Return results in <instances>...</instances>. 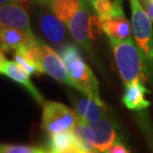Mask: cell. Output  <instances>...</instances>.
<instances>
[{
  "label": "cell",
  "mask_w": 153,
  "mask_h": 153,
  "mask_svg": "<svg viewBox=\"0 0 153 153\" xmlns=\"http://www.w3.org/2000/svg\"><path fill=\"white\" fill-rule=\"evenodd\" d=\"M59 54L67 68L75 89L92 99L100 106L105 107L100 97L99 83L92 70L84 61L79 48L73 45H66L59 51Z\"/></svg>",
  "instance_id": "6da1fadb"
},
{
  "label": "cell",
  "mask_w": 153,
  "mask_h": 153,
  "mask_svg": "<svg viewBox=\"0 0 153 153\" xmlns=\"http://www.w3.org/2000/svg\"><path fill=\"white\" fill-rule=\"evenodd\" d=\"M32 29L38 39H43L48 45L59 51L67 45L68 35L63 22L44 3L33 0L30 4Z\"/></svg>",
  "instance_id": "7a4b0ae2"
},
{
  "label": "cell",
  "mask_w": 153,
  "mask_h": 153,
  "mask_svg": "<svg viewBox=\"0 0 153 153\" xmlns=\"http://www.w3.org/2000/svg\"><path fill=\"white\" fill-rule=\"evenodd\" d=\"M110 45L125 85L138 81L145 82V72H147V69L131 36L123 41L110 40Z\"/></svg>",
  "instance_id": "3957f363"
},
{
  "label": "cell",
  "mask_w": 153,
  "mask_h": 153,
  "mask_svg": "<svg viewBox=\"0 0 153 153\" xmlns=\"http://www.w3.org/2000/svg\"><path fill=\"white\" fill-rule=\"evenodd\" d=\"M131 28L147 72L153 71V29L151 18L139 0H131Z\"/></svg>",
  "instance_id": "277c9868"
},
{
  "label": "cell",
  "mask_w": 153,
  "mask_h": 153,
  "mask_svg": "<svg viewBox=\"0 0 153 153\" xmlns=\"http://www.w3.org/2000/svg\"><path fill=\"white\" fill-rule=\"evenodd\" d=\"M79 118L76 112L58 102H47L42 115V128L48 135L71 131L77 125Z\"/></svg>",
  "instance_id": "5b68a950"
},
{
  "label": "cell",
  "mask_w": 153,
  "mask_h": 153,
  "mask_svg": "<svg viewBox=\"0 0 153 153\" xmlns=\"http://www.w3.org/2000/svg\"><path fill=\"white\" fill-rule=\"evenodd\" d=\"M86 0H80V6L77 12L70 19L66 26L71 37L76 43L90 51L91 44L90 41L93 40L92 29H91V17L89 7Z\"/></svg>",
  "instance_id": "8992f818"
},
{
  "label": "cell",
  "mask_w": 153,
  "mask_h": 153,
  "mask_svg": "<svg viewBox=\"0 0 153 153\" xmlns=\"http://www.w3.org/2000/svg\"><path fill=\"white\" fill-rule=\"evenodd\" d=\"M39 48H40L41 62L44 72L48 74L58 82L75 88L73 80L71 79L65 64L59 54H57L53 48H51L41 40L39 44Z\"/></svg>",
  "instance_id": "52a82bcc"
},
{
  "label": "cell",
  "mask_w": 153,
  "mask_h": 153,
  "mask_svg": "<svg viewBox=\"0 0 153 153\" xmlns=\"http://www.w3.org/2000/svg\"><path fill=\"white\" fill-rule=\"evenodd\" d=\"M0 27L18 29L35 36L30 15L22 4L17 2L0 5Z\"/></svg>",
  "instance_id": "ba28073f"
},
{
  "label": "cell",
  "mask_w": 153,
  "mask_h": 153,
  "mask_svg": "<svg viewBox=\"0 0 153 153\" xmlns=\"http://www.w3.org/2000/svg\"><path fill=\"white\" fill-rule=\"evenodd\" d=\"M39 42L36 36H32L22 30L0 27V48L4 51H19L35 45Z\"/></svg>",
  "instance_id": "9c48e42d"
},
{
  "label": "cell",
  "mask_w": 153,
  "mask_h": 153,
  "mask_svg": "<svg viewBox=\"0 0 153 153\" xmlns=\"http://www.w3.org/2000/svg\"><path fill=\"white\" fill-rule=\"evenodd\" d=\"M0 74H4L7 77L10 78L14 82L20 84L23 86L29 93L31 94V96L37 101L41 105H45V101L43 95L39 92V90L36 88V86L32 83L30 73H28L24 68H23L20 64H18L16 61H10L6 60L5 63L3 64V66L0 70Z\"/></svg>",
  "instance_id": "30bf717a"
},
{
  "label": "cell",
  "mask_w": 153,
  "mask_h": 153,
  "mask_svg": "<svg viewBox=\"0 0 153 153\" xmlns=\"http://www.w3.org/2000/svg\"><path fill=\"white\" fill-rule=\"evenodd\" d=\"M92 134V143L96 150L106 152L116 141L117 133L109 120L102 118L94 123H88Z\"/></svg>",
  "instance_id": "8fae6325"
},
{
  "label": "cell",
  "mask_w": 153,
  "mask_h": 153,
  "mask_svg": "<svg viewBox=\"0 0 153 153\" xmlns=\"http://www.w3.org/2000/svg\"><path fill=\"white\" fill-rule=\"evenodd\" d=\"M147 92L144 84L141 81L126 84L123 95V102L126 108L132 111H140L149 106V101L145 98Z\"/></svg>",
  "instance_id": "7c38bea8"
},
{
  "label": "cell",
  "mask_w": 153,
  "mask_h": 153,
  "mask_svg": "<svg viewBox=\"0 0 153 153\" xmlns=\"http://www.w3.org/2000/svg\"><path fill=\"white\" fill-rule=\"evenodd\" d=\"M102 29L110 40L123 41L131 37L132 28L126 16H119V17H113L107 20H103Z\"/></svg>",
  "instance_id": "4fadbf2b"
},
{
  "label": "cell",
  "mask_w": 153,
  "mask_h": 153,
  "mask_svg": "<svg viewBox=\"0 0 153 153\" xmlns=\"http://www.w3.org/2000/svg\"><path fill=\"white\" fill-rule=\"evenodd\" d=\"M75 112L79 120L85 123H94L104 118V107L90 98H80L75 101Z\"/></svg>",
  "instance_id": "5bb4252c"
},
{
  "label": "cell",
  "mask_w": 153,
  "mask_h": 153,
  "mask_svg": "<svg viewBox=\"0 0 153 153\" xmlns=\"http://www.w3.org/2000/svg\"><path fill=\"white\" fill-rule=\"evenodd\" d=\"M51 9L63 23L67 24L80 6V0H36Z\"/></svg>",
  "instance_id": "9a60e30c"
},
{
  "label": "cell",
  "mask_w": 153,
  "mask_h": 153,
  "mask_svg": "<svg viewBox=\"0 0 153 153\" xmlns=\"http://www.w3.org/2000/svg\"><path fill=\"white\" fill-rule=\"evenodd\" d=\"M76 143L71 131L54 133L50 135L48 142V151L50 153H62L68 150Z\"/></svg>",
  "instance_id": "2e32d148"
},
{
  "label": "cell",
  "mask_w": 153,
  "mask_h": 153,
  "mask_svg": "<svg viewBox=\"0 0 153 153\" xmlns=\"http://www.w3.org/2000/svg\"><path fill=\"white\" fill-rule=\"evenodd\" d=\"M0 153H47V150L30 145L0 143Z\"/></svg>",
  "instance_id": "e0dca14e"
},
{
  "label": "cell",
  "mask_w": 153,
  "mask_h": 153,
  "mask_svg": "<svg viewBox=\"0 0 153 153\" xmlns=\"http://www.w3.org/2000/svg\"><path fill=\"white\" fill-rule=\"evenodd\" d=\"M14 59H15L16 62H17L18 64H20V65L24 68L28 73H30V74H42L40 69L38 68V66L36 65L35 63L32 62L29 58L26 57L25 55H23L21 53H19V51H14Z\"/></svg>",
  "instance_id": "ac0fdd59"
},
{
  "label": "cell",
  "mask_w": 153,
  "mask_h": 153,
  "mask_svg": "<svg viewBox=\"0 0 153 153\" xmlns=\"http://www.w3.org/2000/svg\"><path fill=\"white\" fill-rule=\"evenodd\" d=\"M105 153H131L128 148L122 143H114Z\"/></svg>",
  "instance_id": "d6986e66"
},
{
  "label": "cell",
  "mask_w": 153,
  "mask_h": 153,
  "mask_svg": "<svg viewBox=\"0 0 153 153\" xmlns=\"http://www.w3.org/2000/svg\"><path fill=\"white\" fill-rule=\"evenodd\" d=\"M145 1V9L148 13L149 17L153 20V0H144Z\"/></svg>",
  "instance_id": "ffe728a7"
},
{
  "label": "cell",
  "mask_w": 153,
  "mask_h": 153,
  "mask_svg": "<svg viewBox=\"0 0 153 153\" xmlns=\"http://www.w3.org/2000/svg\"><path fill=\"white\" fill-rule=\"evenodd\" d=\"M3 50L1 48H0V70H1V68H2V66H3V64L5 63V61L7 60L6 59V57H5V55L3 54V51H2Z\"/></svg>",
  "instance_id": "44dd1931"
},
{
  "label": "cell",
  "mask_w": 153,
  "mask_h": 153,
  "mask_svg": "<svg viewBox=\"0 0 153 153\" xmlns=\"http://www.w3.org/2000/svg\"><path fill=\"white\" fill-rule=\"evenodd\" d=\"M14 2H16L15 0H0V5L8 4V3H14Z\"/></svg>",
  "instance_id": "7402d4cb"
},
{
  "label": "cell",
  "mask_w": 153,
  "mask_h": 153,
  "mask_svg": "<svg viewBox=\"0 0 153 153\" xmlns=\"http://www.w3.org/2000/svg\"><path fill=\"white\" fill-rule=\"evenodd\" d=\"M86 1H87L88 4H91V5H92V7H93V5H94V3L96 2V0H86Z\"/></svg>",
  "instance_id": "603a6c76"
},
{
  "label": "cell",
  "mask_w": 153,
  "mask_h": 153,
  "mask_svg": "<svg viewBox=\"0 0 153 153\" xmlns=\"http://www.w3.org/2000/svg\"><path fill=\"white\" fill-rule=\"evenodd\" d=\"M88 153H103V152H100L98 150H93V151H90V152H88Z\"/></svg>",
  "instance_id": "cb8c5ba5"
}]
</instances>
